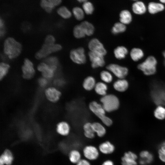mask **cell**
I'll return each mask as SVG.
<instances>
[{"instance_id": "cell-1", "label": "cell", "mask_w": 165, "mask_h": 165, "mask_svg": "<svg viewBox=\"0 0 165 165\" xmlns=\"http://www.w3.org/2000/svg\"><path fill=\"white\" fill-rule=\"evenodd\" d=\"M4 51L5 53L10 59L15 58L20 54L22 46L14 38H8L4 43Z\"/></svg>"}, {"instance_id": "cell-2", "label": "cell", "mask_w": 165, "mask_h": 165, "mask_svg": "<svg viewBox=\"0 0 165 165\" xmlns=\"http://www.w3.org/2000/svg\"><path fill=\"white\" fill-rule=\"evenodd\" d=\"M89 108L90 110L101 119L105 125L110 126L112 125V120L106 115V112L101 104L96 101H93L89 104Z\"/></svg>"}, {"instance_id": "cell-3", "label": "cell", "mask_w": 165, "mask_h": 165, "mask_svg": "<svg viewBox=\"0 0 165 165\" xmlns=\"http://www.w3.org/2000/svg\"><path fill=\"white\" fill-rule=\"evenodd\" d=\"M101 105L106 112H110L117 110L120 105L118 97L113 94H106L101 98Z\"/></svg>"}, {"instance_id": "cell-4", "label": "cell", "mask_w": 165, "mask_h": 165, "mask_svg": "<svg viewBox=\"0 0 165 165\" xmlns=\"http://www.w3.org/2000/svg\"><path fill=\"white\" fill-rule=\"evenodd\" d=\"M157 61L153 56L148 57L145 61L139 64L138 68L144 74L147 75L154 74L156 71Z\"/></svg>"}, {"instance_id": "cell-5", "label": "cell", "mask_w": 165, "mask_h": 165, "mask_svg": "<svg viewBox=\"0 0 165 165\" xmlns=\"http://www.w3.org/2000/svg\"><path fill=\"white\" fill-rule=\"evenodd\" d=\"M70 57L73 62L77 64H84L86 60L85 50L82 47L72 50L70 52Z\"/></svg>"}, {"instance_id": "cell-6", "label": "cell", "mask_w": 165, "mask_h": 165, "mask_svg": "<svg viewBox=\"0 0 165 165\" xmlns=\"http://www.w3.org/2000/svg\"><path fill=\"white\" fill-rule=\"evenodd\" d=\"M61 49L62 46L59 44H54L51 46L44 44L41 49L36 53L35 57L37 59H40L45 57L52 53L58 51Z\"/></svg>"}, {"instance_id": "cell-7", "label": "cell", "mask_w": 165, "mask_h": 165, "mask_svg": "<svg viewBox=\"0 0 165 165\" xmlns=\"http://www.w3.org/2000/svg\"><path fill=\"white\" fill-rule=\"evenodd\" d=\"M106 68L119 79H124L128 72L127 68L116 64H110L107 66Z\"/></svg>"}, {"instance_id": "cell-8", "label": "cell", "mask_w": 165, "mask_h": 165, "mask_svg": "<svg viewBox=\"0 0 165 165\" xmlns=\"http://www.w3.org/2000/svg\"><path fill=\"white\" fill-rule=\"evenodd\" d=\"M88 47L90 51L105 55L107 51L103 44L97 38H93L89 41Z\"/></svg>"}, {"instance_id": "cell-9", "label": "cell", "mask_w": 165, "mask_h": 165, "mask_svg": "<svg viewBox=\"0 0 165 165\" xmlns=\"http://www.w3.org/2000/svg\"><path fill=\"white\" fill-rule=\"evenodd\" d=\"M88 56L91 62V66L93 68L103 66L105 64L104 56L100 54L90 51Z\"/></svg>"}, {"instance_id": "cell-10", "label": "cell", "mask_w": 165, "mask_h": 165, "mask_svg": "<svg viewBox=\"0 0 165 165\" xmlns=\"http://www.w3.org/2000/svg\"><path fill=\"white\" fill-rule=\"evenodd\" d=\"M83 155L88 160H94L97 159L99 155V150L95 146L88 145L85 146L83 150Z\"/></svg>"}, {"instance_id": "cell-11", "label": "cell", "mask_w": 165, "mask_h": 165, "mask_svg": "<svg viewBox=\"0 0 165 165\" xmlns=\"http://www.w3.org/2000/svg\"><path fill=\"white\" fill-rule=\"evenodd\" d=\"M23 76L25 79H31L34 75L35 70L32 63L28 59H25L22 66Z\"/></svg>"}, {"instance_id": "cell-12", "label": "cell", "mask_w": 165, "mask_h": 165, "mask_svg": "<svg viewBox=\"0 0 165 165\" xmlns=\"http://www.w3.org/2000/svg\"><path fill=\"white\" fill-rule=\"evenodd\" d=\"M137 156L134 153L130 151L124 153L122 157L121 164L122 165H137L136 161Z\"/></svg>"}, {"instance_id": "cell-13", "label": "cell", "mask_w": 165, "mask_h": 165, "mask_svg": "<svg viewBox=\"0 0 165 165\" xmlns=\"http://www.w3.org/2000/svg\"><path fill=\"white\" fill-rule=\"evenodd\" d=\"M13 156L11 151L6 149L0 157V165H11L13 160Z\"/></svg>"}, {"instance_id": "cell-14", "label": "cell", "mask_w": 165, "mask_h": 165, "mask_svg": "<svg viewBox=\"0 0 165 165\" xmlns=\"http://www.w3.org/2000/svg\"><path fill=\"white\" fill-rule=\"evenodd\" d=\"M115 146L110 141H106L101 143L98 146V150L101 153L105 155L110 154L115 151Z\"/></svg>"}, {"instance_id": "cell-15", "label": "cell", "mask_w": 165, "mask_h": 165, "mask_svg": "<svg viewBox=\"0 0 165 165\" xmlns=\"http://www.w3.org/2000/svg\"><path fill=\"white\" fill-rule=\"evenodd\" d=\"M45 94L47 98L50 101L53 102L57 101L61 95V92L53 87L47 89L45 91Z\"/></svg>"}, {"instance_id": "cell-16", "label": "cell", "mask_w": 165, "mask_h": 165, "mask_svg": "<svg viewBox=\"0 0 165 165\" xmlns=\"http://www.w3.org/2000/svg\"><path fill=\"white\" fill-rule=\"evenodd\" d=\"M128 86V82L124 79H119L115 81L113 84L114 89L119 92L125 91Z\"/></svg>"}, {"instance_id": "cell-17", "label": "cell", "mask_w": 165, "mask_h": 165, "mask_svg": "<svg viewBox=\"0 0 165 165\" xmlns=\"http://www.w3.org/2000/svg\"><path fill=\"white\" fill-rule=\"evenodd\" d=\"M113 53L117 59L121 60L125 57L128 53V50L125 46H119L114 49Z\"/></svg>"}, {"instance_id": "cell-18", "label": "cell", "mask_w": 165, "mask_h": 165, "mask_svg": "<svg viewBox=\"0 0 165 165\" xmlns=\"http://www.w3.org/2000/svg\"><path fill=\"white\" fill-rule=\"evenodd\" d=\"M57 133L61 135L65 136L68 135L70 131V127L68 123L62 122L59 123L57 127Z\"/></svg>"}, {"instance_id": "cell-19", "label": "cell", "mask_w": 165, "mask_h": 165, "mask_svg": "<svg viewBox=\"0 0 165 165\" xmlns=\"http://www.w3.org/2000/svg\"><path fill=\"white\" fill-rule=\"evenodd\" d=\"M84 134L87 138L93 139L95 136V133L93 128L92 123L90 122L85 123L83 126Z\"/></svg>"}, {"instance_id": "cell-20", "label": "cell", "mask_w": 165, "mask_h": 165, "mask_svg": "<svg viewBox=\"0 0 165 165\" xmlns=\"http://www.w3.org/2000/svg\"><path fill=\"white\" fill-rule=\"evenodd\" d=\"M96 84L95 78L93 76H88L84 80L82 86L85 90L90 91L94 89Z\"/></svg>"}, {"instance_id": "cell-21", "label": "cell", "mask_w": 165, "mask_h": 165, "mask_svg": "<svg viewBox=\"0 0 165 165\" xmlns=\"http://www.w3.org/2000/svg\"><path fill=\"white\" fill-rule=\"evenodd\" d=\"M92 125L94 132L97 136L102 137L105 136L106 133V130L102 124L96 122L92 123Z\"/></svg>"}, {"instance_id": "cell-22", "label": "cell", "mask_w": 165, "mask_h": 165, "mask_svg": "<svg viewBox=\"0 0 165 165\" xmlns=\"http://www.w3.org/2000/svg\"><path fill=\"white\" fill-rule=\"evenodd\" d=\"M108 89L107 85L103 82H99L97 83L94 88L96 93L102 96L107 94Z\"/></svg>"}, {"instance_id": "cell-23", "label": "cell", "mask_w": 165, "mask_h": 165, "mask_svg": "<svg viewBox=\"0 0 165 165\" xmlns=\"http://www.w3.org/2000/svg\"><path fill=\"white\" fill-rule=\"evenodd\" d=\"M132 10L136 14H142L146 11V8L144 4L141 1H137L132 5Z\"/></svg>"}, {"instance_id": "cell-24", "label": "cell", "mask_w": 165, "mask_h": 165, "mask_svg": "<svg viewBox=\"0 0 165 165\" xmlns=\"http://www.w3.org/2000/svg\"><path fill=\"white\" fill-rule=\"evenodd\" d=\"M164 8L162 4L158 3L151 2L148 6V10L151 14H155L163 11Z\"/></svg>"}, {"instance_id": "cell-25", "label": "cell", "mask_w": 165, "mask_h": 165, "mask_svg": "<svg viewBox=\"0 0 165 165\" xmlns=\"http://www.w3.org/2000/svg\"><path fill=\"white\" fill-rule=\"evenodd\" d=\"M83 28L86 35L90 36L93 34L94 31V25L87 21H84L80 24Z\"/></svg>"}, {"instance_id": "cell-26", "label": "cell", "mask_w": 165, "mask_h": 165, "mask_svg": "<svg viewBox=\"0 0 165 165\" xmlns=\"http://www.w3.org/2000/svg\"><path fill=\"white\" fill-rule=\"evenodd\" d=\"M119 16L120 22L125 25L130 24L132 21V15L128 10L122 11L120 13Z\"/></svg>"}, {"instance_id": "cell-27", "label": "cell", "mask_w": 165, "mask_h": 165, "mask_svg": "<svg viewBox=\"0 0 165 165\" xmlns=\"http://www.w3.org/2000/svg\"><path fill=\"white\" fill-rule=\"evenodd\" d=\"M68 157L71 163L76 164L81 159V155L78 150L73 149L69 153Z\"/></svg>"}, {"instance_id": "cell-28", "label": "cell", "mask_w": 165, "mask_h": 165, "mask_svg": "<svg viewBox=\"0 0 165 165\" xmlns=\"http://www.w3.org/2000/svg\"><path fill=\"white\" fill-rule=\"evenodd\" d=\"M144 54L142 50L138 48H134L131 51L130 56L134 61H137L142 58Z\"/></svg>"}, {"instance_id": "cell-29", "label": "cell", "mask_w": 165, "mask_h": 165, "mask_svg": "<svg viewBox=\"0 0 165 165\" xmlns=\"http://www.w3.org/2000/svg\"><path fill=\"white\" fill-rule=\"evenodd\" d=\"M126 29L125 25L121 22L115 23L111 29L112 33L114 35H117L124 32Z\"/></svg>"}, {"instance_id": "cell-30", "label": "cell", "mask_w": 165, "mask_h": 165, "mask_svg": "<svg viewBox=\"0 0 165 165\" xmlns=\"http://www.w3.org/2000/svg\"><path fill=\"white\" fill-rule=\"evenodd\" d=\"M140 156L142 159V160L140 161V163L141 165H144L146 163H151L153 160L152 155L147 151L141 152L140 153Z\"/></svg>"}, {"instance_id": "cell-31", "label": "cell", "mask_w": 165, "mask_h": 165, "mask_svg": "<svg viewBox=\"0 0 165 165\" xmlns=\"http://www.w3.org/2000/svg\"><path fill=\"white\" fill-rule=\"evenodd\" d=\"M154 114L156 118L163 120L165 118V108L161 105L158 106L155 109Z\"/></svg>"}, {"instance_id": "cell-32", "label": "cell", "mask_w": 165, "mask_h": 165, "mask_svg": "<svg viewBox=\"0 0 165 165\" xmlns=\"http://www.w3.org/2000/svg\"><path fill=\"white\" fill-rule=\"evenodd\" d=\"M100 77L101 80L105 83H110L113 80L112 75L109 71H102L100 73Z\"/></svg>"}, {"instance_id": "cell-33", "label": "cell", "mask_w": 165, "mask_h": 165, "mask_svg": "<svg viewBox=\"0 0 165 165\" xmlns=\"http://www.w3.org/2000/svg\"><path fill=\"white\" fill-rule=\"evenodd\" d=\"M73 34L75 37L77 38H81L85 37L86 34L82 27L80 24L76 25L73 30Z\"/></svg>"}, {"instance_id": "cell-34", "label": "cell", "mask_w": 165, "mask_h": 165, "mask_svg": "<svg viewBox=\"0 0 165 165\" xmlns=\"http://www.w3.org/2000/svg\"><path fill=\"white\" fill-rule=\"evenodd\" d=\"M58 14L64 19H68L71 16L70 11L65 7L63 6L60 7L57 10Z\"/></svg>"}, {"instance_id": "cell-35", "label": "cell", "mask_w": 165, "mask_h": 165, "mask_svg": "<svg viewBox=\"0 0 165 165\" xmlns=\"http://www.w3.org/2000/svg\"><path fill=\"white\" fill-rule=\"evenodd\" d=\"M40 5L41 7L47 13H51L55 7L50 2L49 0H41Z\"/></svg>"}, {"instance_id": "cell-36", "label": "cell", "mask_w": 165, "mask_h": 165, "mask_svg": "<svg viewBox=\"0 0 165 165\" xmlns=\"http://www.w3.org/2000/svg\"><path fill=\"white\" fill-rule=\"evenodd\" d=\"M73 13L75 18L78 20H82L84 17V12L82 9L76 7L73 10Z\"/></svg>"}, {"instance_id": "cell-37", "label": "cell", "mask_w": 165, "mask_h": 165, "mask_svg": "<svg viewBox=\"0 0 165 165\" xmlns=\"http://www.w3.org/2000/svg\"><path fill=\"white\" fill-rule=\"evenodd\" d=\"M9 65L7 64L1 63L0 65V78L2 79L7 74L9 68Z\"/></svg>"}, {"instance_id": "cell-38", "label": "cell", "mask_w": 165, "mask_h": 165, "mask_svg": "<svg viewBox=\"0 0 165 165\" xmlns=\"http://www.w3.org/2000/svg\"><path fill=\"white\" fill-rule=\"evenodd\" d=\"M83 8L85 12L87 14H91L94 11L93 6L89 2H85L83 5Z\"/></svg>"}, {"instance_id": "cell-39", "label": "cell", "mask_w": 165, "mask_h": 165, "mask_svg": "<svg viewBox=\"0 0 165 165\" xmlns=\"http://www.w3.org/2000/svg\"><path fill=\"white\" fill-rule=\"evenodd\" d=\"M44 61L49 66H57L59 64L58 58L54 56H52L46 58Z\"/></svg>"}, {"instance_id": "cell-40", "label": "cell", "mask_w": 165, "mask_h": 165, "mask_svg": "<svg viewBox=\"0 0 165 165\" xmlns=\"http://www.w3.org/2000/svg\"><path fill=\"white\" fill-rule=\"evenodd\" d=\"M55 42V39L54 37L52 35H48L45 38L44 44L51 46L54 44Z\"/></svg>"}, {"instance_id": "cell-41", "label": "cell", "mask_w": 165, "mask_h": 165, "mask_svg": "<svg viewBox=\"0 0 165 165\" xmlns=\"http://www.w3.org/2000/svg\"><path fill=\"white\" fill-rule=\"evenodd\" d=\"M39 85L42 87H45L48 83L47 79L45 78H40L38 80Z\"/></svg>"}, {"instance_id": "cell-42", "label": "cell", "mask_w": 165, "mask_h": 165, "mask_svg": "<svg viewBox=\"0 0 165 165\" xmlns=\"http://www.w3.org/2000/svg\"><path fill=\"white\" fill-rule=\"evenodd\" d=\"M76 165H91L89 160L86 159H81Z\"/></svg>"}, {"instance_id": "cell-43", "label": "cell", "mask_w": 165, "mask_h": 165, "mask_svg": "<svg viewBox=\"0 0 165 165\" xmlns=\"http://www.w3.org/2000/svg\"><path fill=\"white\" fill-rule=\"evenodd\" d=\"M159 157L160 160L163 162L165 163V153L160 149L159 150Z\"/></svg>"}, {"instance_id": "cell-44", "label": "cell", "mask_w": 165, "mask_h": 165, "mask_svg": "<svg viewBox=\"0 0 165 165\" xmlns=\"http://www.w3.org/2000/svg\"><path fill=\"white\" fill-rule=\"evenodd\" d=\"M64 80L61 79H56L54 81V84L57 86H61L64 83Z\"/></svg>"}, {"instance_id": "cell-45", "label": "cell", "mask_w": 165, "mask_h": 165, "mask_svg": "<svg viewBox=\"0 0 165 165\" xmlns=\"http://www.w3.org/2000/svg\"><path fill=\"white\" fill-rule=\"evenodd\" d=\"M49 1L54 7L59 5L62 1V0H49Z\"/></svg>"}, {"instance_id": "cell-46", "label": "cell", "mask_w": 165, "mask_h": 165, "mask_svg": "<svg viewBox=\"0 0 165 165\" xmlns=\"http://www.w3.org/2000/svg\"><path fill=\"white\" fill-rule=\"evenodd\" d=\"M101 165H114V163L112 160H108L104 161Z\"/></svg>"}, {"instance_id": "cell-47", "label": "cell", "mask_w": 165, "mask_h": 165, "mask_svg": "<svg viewBox=\"0 0 165 165\" xmlns=\"http://www.w3.org/2000/svg\"><path fill=\"white\" fill-rule=\"evenodd\" d=\"M0 33L1 37H3L6 33L5 28H0Z\"/></svg>"}, {"instance_id": "cell-48", "label": "cell", "mask_w": 165, "mask_h": 165, "mask_svg": "<svg viewBox=\"0 0 165 165\" xmlns=\"http://www.w3.org/2000/svg\"><path fill=\"white\" fill-rule=\"evenodd\" d=\"M0 28H4V22L1 19L0 21Z\"/></svg>"}, {"instance_id": "cell-49", "label": "cell", "mask_w": 165, "mask_h": 165, "mask_svg": "<svg viewBox=\"0 0 165 165\" xmlns=\"http://www.w3.org/2000/svg\"><path fill=\"white\" fill-rule=\"evenodd\" d=\"M160 149L165 153V142L164 143H163L161 145V148Z\"/></svg>"}, {"instance_id": "cell-50", "label": "cell", "mask_w": 165, "mask_h": 165, "mask_svg": "<svg viewBox=\"0 0 165 165\" xmlns=\"http://www.w3.org/2000/svg\"><path fill=\"white\" fill-rule=\"evenodd\" d=\"M78 1L80 2H86L87 0H77Z\"/></svg>"}, {"instance_id": "cell-51", "label": "cell", "mask_w": 165, "mask_h": 165, "mask_svg": "<svg viewBox=\"0 0 165 165\" xmlns=\"http://www.w3.org/2000/svg\"><path fill=\"white\" fill-rule=\"evenodd\" d=\"M160 1L162 3H165V0H160Z\"/></svg>"}, {"instance_id": "cell-52", "label": "cell", "mask_w": 165, "mask_h": 165, "mask_svg": "<svg viewBox=\"0 0 165 165\" xmlns=\"http://www.w3.org/2000/svg\"><path fill=\"white\" fill-rule=\"evenodd\" d=\"M163 55L165 58V51H164L163 52Z\"/></svg>"}, {"instance_id": "cell-53", "label": "cell", "mask_w": 165, "mask_h": 165, "mask_svg": "<svg viewBox=\"0 0 165 165\" xmlns=\"http://www.w3.org/2000/svg\"><path fill=\"white\" fill-rule=\"evenodd\" d=\"M133 0L136 1V0Z\"/></svg>"}]
</instances>
